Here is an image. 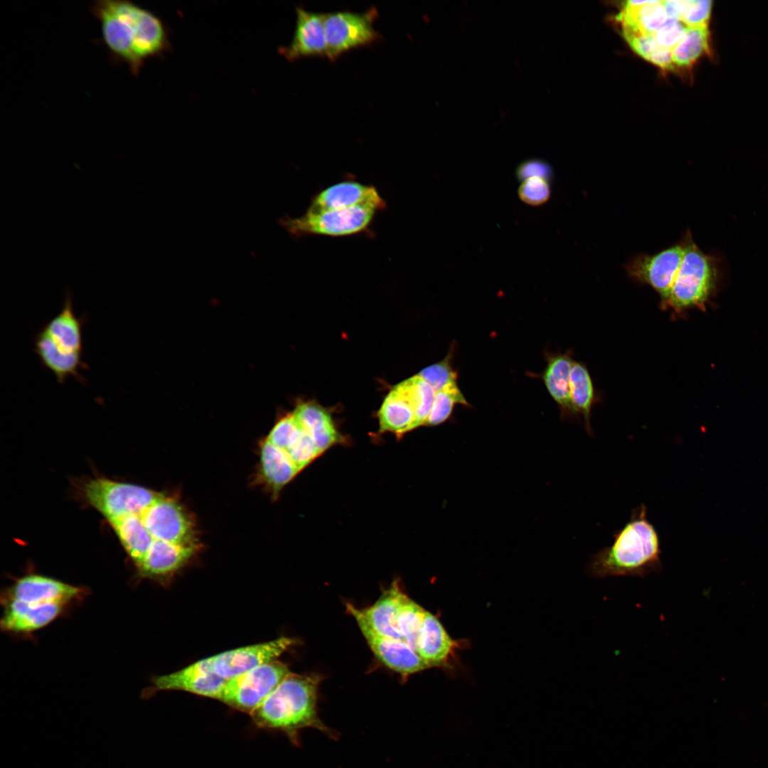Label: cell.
<instances>
[{
    "label": "cell",
    "instance_id": "44dd1931",
    "mask_svg": "<svg viewBox=\"0 0 768 768\" xmlns=\"http://www.w3.org/2000/svg\"><path fill=\"white\" fill-rule=\"evenodd\" d=\"M573 361L568 353H559L548 359L543 374L545 387L564 415L577 416L570 390V377Z\"/></svg>",
    "mask_w": 768,
    "mask_h": 768
},
{
    "label": "cell",
    "instance_id": "4316f807",
    "mask_svg": "<svg viewBox=\"0 0 768 768\" xmlns=\"http://www.w3.org/2000/svg\"><path fill=\"white\" fill-rule=\"evenodd\" d=\"M456 404L467 405L468 402L457 383L454 382L435 392L432 409L425 425L435 426L446 421Z\"/></svg>",
    "mask_w": 768,
    "mask_h": 768
},
{
    "label": "cell",
    "instance_id": "277c9868",
    "mask_svg": "<svg viewBox=\"0 0 768 768\" xmlns=\"http://www.w3.org/2000/svg\"><path fill=\"white\" fill-rule=\"evenodd\" d=\"M319 678L289 673L250 714L260 727L284 732L295 744L299 731L317 729L334 737L316 710Z\"/></svg>",
    "mask_w": 768,
    "mask_h": 768
},
{
    "label": "cell",
    "instance_id": "6da1fadb",
    "mask_svg": "<svg viewBox=\"0 0 768 768\" xmlns=\"http://www.w3.org/2000/svg\"><path fill=\"white\" fill-rule=\"evenodd\" d=\"M83 491L111 526L141 577L165 580L199 551L193 520L174 497L107 478L90 480Z\"/></svg>",
    "mask_w": 768,
    "mask_h": 768
},
{
    "label": "cell",
    "instance_id": "7a4b0ae2",
    "mask_svg": "<svg viewBox=\"0 0 768 768\" xmlns=\"http://www.w3.org/2000/svg\"><path fill=\"white\" fill-rule=\"evenodd\" d=\"M90 11L100 26L110 56L137 76L149 59L164 56L171 44L165 25L152 11L126 0L94 1Z\"/></svg>",
    "mask_w": 768,
    "mask_h": 768
},
{
    "label": "cell",
    "instance_id": "2e32d148",
    "mask_svg": "<svg viewBox=\"0 0 768 768\" xmlns=\"http://www.w3.org/2000/svg\"><path fill=\"white\" fill-rule=\"evenodd\" d=\"M227 681L214 675L198 661L179 671L153 679L154 690H178L218 700Z\"/></svg>",
    "mask_w": 768,
    "mask_h": 768
},
{
    "label": "cell",
    "instance_id": "cb8c5ba5",
    "mask_svg": "<svg viewBox=\"0 0 768 768\" xmlns=\"http://www.w3.org/2000/svg\"><path fill=\"white\" fill-rule=\"evenodd\" d=\"M671 51L676 68H690L702 55L710 52V32L708 25L688 26L683 38Z\"/></svg>",
    "mask_w": 768,
    "mask_h": 768
},
{
    "label": "cell",
    "instance_id": "8992f818",
    "mask_svg": "<svg viewBox=\"0 0 768 768\" xmlns=\"http://www.w3.org/2000/svg\"><path fill=\"white\" fill-rule=\"evenodd\" d=\"M380 210H383L373 205H360L336 210H306L304 215L297 218L282 217L279 223L297 238L309 235L348 236L366 230Z\"/></svg>",
    "mask_w": 768,
    "mask_h": 768
},
{
    "label": "cell",
    "instance_id": "8fae6325",
    "mask_svg": "<svg viewBox=\"0 0 768 768\" xmlns=\"http://www.w3.org/2000/svg\"><path fill=\"white\" fill-rule=\"evenodd\" d=\"M346 609L354 617L374 654L385 666L404 676L429 668L404 641L377 634L367 623L360 609L349 603L346 604Z\"/></svg>",
    "mask_w": 768,
    "mask_h": 768
},
{
    "label": "cell",
    "instance_id": "ffe728a7",
    "mask_svg": "<svg viewBox=\"0 0 768 768\" xmlns=\"http://www.w3.org/2000/svg\"><path fill=\"white\" fill-rule=\"evenodd\" d=\"M453 646L439 621L426 611L417 642L419 656L428 667L439 666L447 659Z\"/></svg>",
    "mask_w": 768,
    "mask_h": 768
},
{
    "label": "cell",
    "instance_id": "f546056e",
    "mask_svg": "<svg viewBox=\"0 0 768 768\" xmlns=\"http://www.w3.org/2000/svg\"><path fill=\"white\" fill-rule=\"evenodd\" d=\"M711 9L710 1H685L681 21L688 27L708 25Z\"/></svg>",
    "mask_w": 768,
    "mask_h": 768
},
{
    "label": "cell",
    "instance_id": "9a60e30c",
    "mask_svg": "<svg viewBox=\"0 0 768 768\" xmlns=\"http://www.w3.org/2000/svg\"><path fill=\"white\" fill-rule=\"evenodd\" d=\"M360 205H373L381 210L386 203L377 189L353 181L333 184L316 193L307 210L326 211L347 209Z\"/></svg>",
    "mask_w": 768,
    "mask_h": 768
},
{
    "label": "cell",
    "instance_id": "7c38bea8",
    "mask_svg": "<svg viewBox=\"0 0 768 768\" xmlns=\"http://www.w3.org/2000/svg\"><path fill=\"white\" fill-rule=\"evenodd\" d=\"M84 324L85 319L75 314L72 294L67 290L61 310L36 333L34 338L59 354L82 355Z\"/></svg>",
    "mask_w": 768,
    "mask_h": 768
},
{
    "label": "cell",
    "instance_id": "4fadbf2b",
    "mask_svg": "<svg viewBox=\"0 0 768 768\" xmlns=\"http://www.w3.org/2000/svg\"><path fill=\"white\" fill-rule=\"evenodd\" d=\"M84 592L79 587L50 577L30 574L17 580L3 598L31 604L60 603L68 606L81 597Z\"/></svg>",
    "mask_w": 768,
    "mask_h": 768
},
{
    "label": "cell",
    "instance_id": "d4e9b609",
    "mask_svg": "<svg viewBox=\"0 0 768 768\" xmlns=\"http://www.w3.org/2000/svg\"><path fill=\"white\" fill-rule=\"evenodd\" d=\"M406 398L415 413L414 429L425 425L432 409L435 391L418 375L395 386Z\"/></svg>",
    "mask_w": 768,
    "mask_h": 768
},
{
    "label": "cell",
    "instance_id": "d6986e66",
    "mask_svg": "<svg viewBox=\"0 0 768 768\" xmlns=\"http://www.w3.org/2000/svg\"><path fill=\"white\" fill-rule=\"evenodd\" d=\"M293 415L300 426L312 438L321 454L341 442L331 415L316 404L303 403L297 406Z\"/></svg>",
    "mask_w": 768,
    "mask_h": 768
},
{
    "label": "cell",
    "instance_id": "e575fe53",
    "mask_svg": "<svg viewBox=\"0 0 768 768\" xmlns=\"http://www.w3.org/2000/svg\"><path fill=\"white\" fill-rule=\"evenodd\" d=\"M663 4L668 18L681 21L685 6V0L663 1Z\"/></svg>",
    "mask_w": 768,
    "mask_h": 768
},
{
    "label": "cell",
    "instance_id": "484cf974",
    "mask_svg": "<svg viewBox=\"0 0 768 768\" xmlns=\"http://www.w3.org/2000/svg\"><path fill=\"white\" fill-rule=\"evenodd\" d=\"M425 612V609L404 594L398 609L397 626L402 640L416 652Z\"/></svg>",
    "mask_w": 768,
    "mask_h": 768
},
{
    "label": "cell",
    "instance_id": "30bf717a",
    "mask_svg": "<svg viewBox=\"0 0 768 768\" xmlns=\"http://www.w3.org/2000/svg\"><path fill=\"white\" fill-rule=\"evenodd\" d=\"M683 256V246L681 241L654 255H637L625 268L630 278L651 286L658 294L661 304L669 296Z\"/></svg>",
    "mask_w": 768,
    "mask_h": 768
},
{
    "label": "cell",
    "instance_id": "e0dca14e",
    "mask_svg": "<svg viewBox=\"0 0 768 768\" xmlns=\"http://www.w3.org/2000/svg\"><path fill=\"white\" fill-rule=\"evenodd\" d=\"M1 628L12 633H30L37 631L55 620L67 605L50 603L30 605L14 600L4 599Z\"/></svg>",
    "mask_w": 768,
    "mask_h": 768
},
{
    "label": "cell",
    "instance_id": "9c48e42d",
    "mask_svg": "<svg viewBox=\"0 0 768 768\" xmlns=\"http://www.w3.org/2000/svg\"><path fill=\"white\" fill-rule=\"evenodd\" d=\"M295 644V640L281 637L272 641L227 651L200 660L215 676L228 681L264 663L277 659Z\"/></svg>",
    "mask_w": 768,
    "mask_h": 768
},
{
    "label": "cell",
    "instance_id": "7402d4cb",
    "mask_svg": "<svg viewBox=\"0 0 768 768\" xmlns=\"http://www.w3.org/2000/svg\"><path fill=\"white\" fill-rule=\"evenodd\" d=\"M378 418L380 432H392L401 436L414 429V410L395 386L385 398L378 412Z\"/></svg>",
    "mask_w": 768,
    "mask_h": 768
},
{
    "label": "cell",
    "instance_id": "52a82bcc",
    "mask_svg": "<svg viewBox=\"0 0 768 768\" xmlns=\"http://www.w3.org/2000/svg\"><path fill=\"white\" fill-rule=\"evenodd\" d=\"M291 673L277 659L264 663L228 680L218 700L251 714Z\"/></svg>",
    "mask_w": 768,
    "mask_h": 768
},
{
    "label": "cell",
    "instance_id": "3957f363",
    "mask_svg": "<svg viewBox=\"0 0 768 768\" xmlns=\"http://www.w3.org/2000/svg\"><path fill=\"white\" fill-rule=\"evenodd\" d=\"M609 546L590 558L586 573L594 578L641 577L662 570L661 542L654 526L646 518V506L635 508L629 521L614 535Z\"/></svg>",
    "mask_w": 768,
    "mask_h": 768
},
{
    "label": "cell",
    "instance_id": "ba28073f",
    "mask_svg": "<svg viewBox=\"0 0 768 768\" xmlns=\"http://www.w3.org/2000/svg\"><path fill=\"white\" fill-rule=\"evenodd\" d=\"M378 17L375 7L361 13L343 11L324 14L326 58L334 61L353 49L380 40V35L373 26Z\"/></svg>",
    "mask_w": 768,
    "mask_h": 768
},
{
    "label": "cell",
    "instance_id": "603a6c76",
    "mask_svg": "<svg viewBox=\"0 0 768 768\" xmlns=\"http://www.w3.org/2000/svg\"><path fill=\"white\" fill-rule=\"evenodd\" d=\"M570 390L575 414L582 417L586 431L591 434V412L595 393L590 373L587 366L581 362L573 361L570 377Z\"/></svg>",
    "mask_w": 768,
    "mask_h": 768
},
{
    "label": "cell",
    "instance_id": "ac0fdd59",
    "mask_svg": "<svg viewBox=\"0 0 768 768\" xmlns=\"http://www.w3.org/2000/svg\"><path fill=\"white\" fill-rule=\"evenodd\" d=\"M404 594L395 581L373 605L361 609L367 623L377 634L402 640L397 626V617Z\"/></svg>",
    "mask_w": 768,
    "mask_h": 768
},
{
    "label": "cell",
    "instance_id": "f1b7e54d",
    "mask_svg": "<svg viewBox=\"0 0 768 768\" xmlns=\"http://www.w3.org/2000/svg\"><path fill=\"white\" fill-rule=\"evenodd\" d=\"M449 355L444 360L427 366L417 375L438 391L447 385L456 382L457 373L452 369Z\"/></svg>",
    "mask_w": 768,
    "mask_h": 768
},
{
    "label": "cell",
    "instance_id": "1f68e13d",
    "mask_svg": "<svg viewBox=\"0 0 768 768\" xmlns=\"http://www.w3.org/2000/svg\"><path fill=\"white\" fill-rule=\"evenodd\" d=\"M518 179L524 181L529 178L538 177L550 180L553 171L551 166L545 161L532 159L523 161L516 171Z\"/></svg>",
    "mask_w": 768,
    "mask_h": 768
},
{
    "label": "cell",
    "instance_id": "d6a6232c",
    "mask_svg": "<svg viewBox=\"0 0 768 768\" xmlns=\"http://www.w3.org/2000/svg\"><path fill=\"white\" fill-rule=\"evenodd\" d=\"M624 36L631 49L648 61L660 47L652 34H628Z\"/></svg>",
    "mask_w": 768,
    "mask_h": 768
},
{
    "label": "cell",
    "instance_id": "5bb4252c",
    "mask_svg": "<svg viewBox=\"0 0 768 768\" xmlns=\"http://www.w3.org/2000/svg\"><path fill=\"white\" fill-rule=\"evenodd\" d=\"M289 62L309 57H327L324 14L296 8V25L290 43L279 48Z\"/></svg>",
    "mask_w": 768,
    "mask_h": 768
},
{
    "label": "cell",
    "instance_id": "5b68a950",
    "mask_svg": "<svg viewBox=\"0 0 768 768\" xmlns=\"http://www.w3.org/2000/svg\"><path fill=\"white\" fill-rule=\"evenodd\" d=\"M683 260L666 301V309L681 312L702 308L715 289L719 277L717 257L704 253L693 241L690 232L684 235Z\"/></svg>",
    "mask_w": 768,
    "mask_h": 768
},
{
    "label": "cell",
    "instance_id": "4dcf8cb0",
    "mask_svg": "<svg viewBox=\"0 0 768 768\" xmlns=\"http://www.w3.org/2000/svg\"><path fill=\"white\" fill-rule=\"evenodd\" d=\"M687 29L688 26L681 21L668 18L654 36L660 47L672 50L683 38Z\"/></svg>",
    "mask_w": 768,
    "mask_h": 768
},
{
    "label": "cell",
    "instance_id": "836d02e7",
    "mask_svg": "<svg viewBox=\"0 0 768 768\" xmlns=\"http://www.w3.org/2000/svg\"><path fill=\"white\" fill-rule=\"evenodd\" d=\"M649 62L664 70H673L676 69L672 51L670 49L659 47L651 56Z\"/></svg>",
    "mask_w": 768,
    "mask_h": 768
},
{
    "label": "cell",
    "instance_id": "83f0119b",
    "mask_svg": "<svg viewBox=\"0 0 768 768\" xmlns=\"http://www.w3.org/2000/svg\"><path fill=\"white\" fill-rule=\"evenodd\" d=\"M549 180L543 178H529L522 181L518 194L521 201L530 206L545 203L550 196Z\"/></svg>",
    "mask_w": 768,
    "mask_h": 768
}]
</instances>
